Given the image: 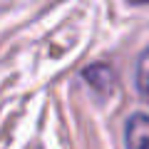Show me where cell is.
Here are the masks:
<instances>
[{
  "mask_svg": "<svg viewBox=\"0 0 149 149\" xmlns=\"http://www.w3.org/2000/svg\"><path fill=\"white\" fill-rule=\"evenodd\" d=\"M85 80L90 82L92 87H95L100 95H107V92L112 90V70L104 67V65H92V67L85 70Z\"/></svg>",
  "mask_w": 149,
  "mask_h": 149,
  "instance_id": "7a4b0ae2",
  "label": "cell"
},
{
  "mask_svg": "<svg viewBox=\"0 0 149 149\" xmlns=\"http://www.w3.org/2000/svg\"><path fill=\"white\" fill-rule=\"evenodd\" d=\"M127 149H149V114H132L124 124Z\"/></svg>",
  "mask_w": 149,
  "mask_h": 149,
  "instance_id": "6da1fadb",
  "label": "cell"
},
{
  "mask_svg": "<svg viewBox=\"0 0 149 149\" xmlns=\"http://www.w3.org/2000/svg\"><path fill=\"white\" fill-rule=\"evenodd\" d=\"M137 87H139V92L149 95V47L139 55V62H137Z\"/></svg>",
  "mask_w": 149,
  "mask_h": 149,
  "instance_id": "3957f363",
  "label": "cell"
}]
</instances>
